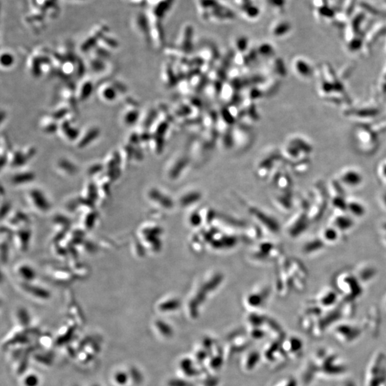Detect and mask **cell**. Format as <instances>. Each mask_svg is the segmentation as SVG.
Returning a JSON list of instances; mask_svg holds the SVG:
<instances>
[{"label":"cell","instance_id":"6da1fadb","mask_svg":"<svg viewBox=\"0 0 386 386\" xmlns=\"http://www.w3.org/2000/svg\"><path fill=\"white\" fill-rule=\"evenodd\" d=\"M71 118H66L62 120V123L59 125V128L62 132V135L70 141H76L80 136V132L75 125H73Z\"/></svg>","mask_w":386,"mask_h":386},{"label":"cell","instance_id":"7a4b0ae2","mask_svg":"<svg viewBox=\"0 0 386 386\" xmlns=\"http://www.w3.org/2000/svg\"><path fill=\"white\" fill-rule=\"evenodd\" d=\"M116 84L113 83H105L100 86L99 89L100 97L105 102H112L118 98L119 93Z\"/></svg>","mask_w":386,"mask_h":386},{"label":"cell","instance_id":"3957f363","mask_svg":"<svg viewBox=\"0 0 386 386\" xmlns=\"http://www.w3.org/2000/svg\"><path fill=\"white\" fill-rule=\"evenodd\" d=\"M35 152V150L34 148H29L25 151H21V150L17 151H17L13 152V153L12 154V157L9 158V160H10L11 164L14 165V166H20V165H24L28 160L33 157Z\"/></svg>","mask_w":386,"mask_h":386},{"label":"cell","instance_id":"277c9868","mask_svg":"<svg viewBox=\"0 0 386 386\" xmlns=\"http://www.w3.org/2000/svg\"><path fill=\"white\" fill-rule=\"evenodd\" d=\"M99 135H100V131L97 127H91L88 129L83 134H80L79 138L80 141H78L77 147L80 149L85 148L87 145L90 144L92 142L98 138Z\"/></svg>","mask_w":386,"mask_h":386},{"label":"cell","instance_id":"5b68a950","mask_svg":"<svg viewBox=\"0 0 386 386\" xmlns=\"http://www.w3.org/2000/svg\"><path fill=\"white\" fill-rule=\"evenodd\" d=\"M93 90V83L91 80H85L82 81L77 92V99L80 102L86 101L90 96Z\"/></svg>","mask_w":386,"mask_h":386},{"label":"cell","instance_id":"8992f818","mask_svg":"<svg viewBox=\"0 0 386 386\" xmlns=\"http://www.w3.org/2000/svg\"><path fill=\"white\" fill-rule=\"evenodd\" d=\"M128 108L125 109L123 113V123L127 126H132L135 124L139 118V111L138 109L134 108V106L132 104H130Z\"/></svg>","mask_w":386,"mask_h":386},{"label":"cell","instance_id":"52a82bcc","mask_svg":"<svg viewBox=\"0 0 386 386\" xmlns=\"http://www.w3.org/2000/svg\"><path fill=\"white\" fill-rule=\"evenodd\" d=\"M41 127L46 133H54L58 130L59 125L56 123V120L50 116L43 118L41 121Z\"/></svg>","mask_w":386,"mask_h":386},{"label":"cell","instance_id":"ba28073f","mask_svg":"<svg viewBox=\"0 0 386 386\" xmlns=\"http://www.w3.org/2000/svg\"><path fill=\"white\" fill-rule=\"evenodd\" d=\"M181 369L188 376H194L195 374V370L193 369L191 360L189 359H184L180 364Z\"/></svg>","mask_w":386,"mask_h":386},{"label":"cell","instance_id":"9c48e42d","mask_svg":"<svg viewBox=\"0 0 386 386\" xmlns=\"http://www.w3.org/2000/svg\"><path fill=\"white\" fill-rule=\"evenodd\" d=\"M14 58L10 53L3 54L1 57L2 67L5 68L11 67L14 64Z\"/></svg>","mask_w":386,"mask_h":386},{"label":"cell","instance_id":"30bf717a","mask_svg":"<svg viewBox=\"0 0 386 386\" xmlns=\"http://www.w3.org/2000/svg\"><path fill=\"white\" fill-rule=\"evenodd\" d=\"M260 359L259 353L257 352H253L249 355L248 358L247 360V369L251 370L256 366L257 362Z\"/></svg>","mask_w":386,"mask_h":386},{"label":"cell","instance_id":"8fae6325","mask_svg":"<svg viewBox=\"0 0 386 386\" xmlns=\"http://www.w3.org/2000/svg\"><path fill=\"white\" fill-rule=\"evenodd\" d=\"M157 326L158 329H159L161 333L163 334L165 337H170L172 335V331L171 328L168 326V325L165 324L164 323L159 321L157 323Z\"/></svg>","mask_w":386,"mask_h":386},{"label":"cell","instance_id":"7c38bea8","mask_svg":"<svg viewBox=\"0 0 386 386\" xmlns=\"http://www.w3.org/2000/svg\"><path fill=\"white\" fill-rule=\"evenodd\" d=\"M130 374L134 383L140 384L143 381V376H142L141 373L136 368H131Z\"/></svg>","mask_w":386,"mask_h":386},{"label":"cell","instance_id":"4fadbf2b","mask_svg":"<svg viewBox=\"0 0 386 386\" xmlns=\"http://www.w3.org/2000/svg\"><path fill=\"white\" fill-rule=\"evenodd\" d=\"M73 333H74V329L71 328V329L65 335H62V336H61L57 339V344L60 345H60L67 344V343L71 340L72 337H73Z\"/></svg>","mask_w":386,"mask_h":386},{"label":"cell","instance_id":"5bb4252c","mask_svg":"<svg viewBox=\"0 0 386 386\" xmlns=\"http://www.w3.org/2000/svg\"><path fill=\"white\" fill-rule=\"evenodd\" d=\"M19 319L21 324L23 326H28L30 323V317L26 310H21L19 311Z\"/></svg>","mask_w":386,"mask_h":386},{"label":"cell","instance_id":"9a60e30c","mask_svg":"<svg viewBox=\"0 0 386 386\" xmlns=\"http://www.w3.org/2000/svg\"><path fill=\"white\" fill-rule=\"evenodd\" d=\"M127 380H128V376L126 373L124 372L117 373L116 380L119 385H125V383H127Z\"/></svg>","mask_w":386,"mask_h":386},{"label":"cell","instance_id":"2e32d148","mask_svg":"<svg viewBox=\"0 0 386 386\" xmlns=\"http://www.w3.org/2000/svg\"><path fill=\"white\" fill-rule=\"evenodd\" d=\"M25 383L27 386H37L39 383L38 378L34 375H31L27 377Z\"/></svg>","mask_w":386,"mask_h":386},{"label":"cell","instance_id":"e0dca14e","mask_svg":"<svg viewBox=\"0 0 386 386\" xmlns=\"http://www.w3.org/2000/svg\"><path fill=\"white\" fill-rule=\"evenodd\" d=\"M169 386H191V384L185 380L179 379L170 380L168 383Z\"/></svg>","mask_w":386,"mask_h":386},{"label":"cell","instance_id":"ac0fdd59","mask_svg":"<svg viewBox=\"0 0 386 386\" xmlns=\"http://www.w3.org/2000/svg\"><path fill=\"white\" fill-rule=\"evenodd\" d=\"M35 359L37 360V361L42 362V364H44V365L50 366L52 364L51 359L48 358V357L44 356V355H35Z\"/></svg>","mask_w":386,"mask_h":386},{"label":"cell","instance_id":"d6986e66","mask_svg":"<svg viewBox=\"0 0 386 386\" xmlns=\"http://www.w3.org/2000/svg\"><path fill=\"white\" fill-rule=\"evenodd\" d=\"M32 177V175L31 173H21L16 176V177H14V179H15L16 183H23L22 179H31Z\"/></svg>","mask_w":386,"mask_h":386},{"label":"cell","instance_id":"ffe728a7","mask_svg":"<svg viewBox=\"0 0 386 386\" xmlns=\"http://www.w3.org/2000/svg\"><path fill=\"white\" fill-rule=\"evenodd\" d=\"M28 342V338L25 335H21V336L16 337L13 340L10 341L11 344H25V343Z\"/></svg>","mask_w":386,"mask_h":386},{"label":"cell","instance_id":"44dd1931","mask_svg":"<svg viewBox=\"0 0 386 386\" xmlns=\"http://www.w3.org/2000/svg\"><path fill=\"white\" fill-rule=\"evenodd\" d=\"M221 359L219 357H216L215 359H213V361L211 362V365L213 367L217 368L221 365Z\"/></svg>","mask_w":386,"mask_h":386},{"label":"cell","instance_id":"7402d4cb","mask_svg":"<svg viewBox=\"0 0 386 386\" xmlns=\"http://www.w3.org/2000/svg\"><path fill=\"white\" fill-rule=\"evenodd\" d=\"M93 386H99V385H93Z\"/></svg>","mask_w":386,"mask_h":386}]
</instances>
